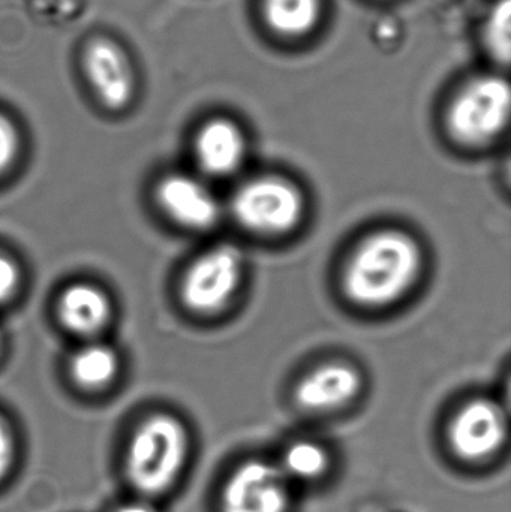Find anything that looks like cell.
<instances>
[{
    "label": "cell",
    "mask_w": 511,
    "mask_h": 512,
    "mask_svg": "<svg viewBox=\"0 0 511 512\" xmlns=\"http://www.w3.org/2000/svg\"><path fill=\"white\" fill-rule=\"evenodd\" d=\"M153 197L165 218L185 230H212L222 216L215 192L194 174L179 171L165 174L156 182Z\"/></svg>",
    "instance_id": "obj_9"
},
{
    "label": "cell",
    "mask_w": 511,
    "mask_h": 512,
    "mask_svg": "<svg viewBox=\"0 0 511 512\" xmlns=\"http://www.w3.org/2000/svg\"><path fill=\"white\" fill-rule=\"evenodd\" d=\"M482 39L492 60L507 66L511 56V0H497L482 27Z\"/></svg>",
    "instance_id": "obj_16"
},
{
    "label": "cell",
    "mask_w": 511,
    "mask_h": 512,
    "mask_svg": "<svg viewBox=\"0 0 511 512\" xmlns=\"http://www.w3.org/2000/svg\"><path fill=\"white\" fill-rule=\"evenodd\" d=\"M23 286V270L14 256L0 251V307L15 300Z\"/></svg>",
    "instance_id": "obj_18"
},
{
    "label": "cell",
    "mask_w": 511,
    "mask_h": 512,
    "mask_svg": "<svg viewBox=\"0 0 511 512\" xmlns=\"http://www.w3.org/2000/svg\"><path fill=\"white\" fill-rule=\"evenodd\" d=\"M17 436L5 415L0 414V486L5 484L17 466Z\"/></svg>",
    "instance_id": "obj_19"
},
{
    "label": "cell",
    "mask_w": 511,
    "mask_h": 512,
    "mask_svg": "<svg viewBox=\"0 0 511 512\" xmlns=\"http://www.w3.org/2000/svg\"><path fill=\"white\" fill-rule=\"evenodd\" d=\"M111 512H161L159 511L158 505L155 501L150 499L140 498V496H134L129 501L122 502L117 505Z\"/></svg>",
    "instance_id": "obj_20"
},
{
    "label": "cell",
    "mask_w": 511,
    "mask_h": 512,
    "mask_svg": "<svg viewBox=\"0 0 511 512\" xmlns=\"http://www.w3.org/2000/svg\"><path fill=\"white\" fill-rule=\"evenodd\" d=\"M3 345H5V342H3V334L2 330H0V355H2L3 352Z\"/></svg>",
    "instance_id": "obj_21"
},
{
    "label": "cell",
    "mask_w": 511,
    "mask_h": 512,
    "mask_svg": "<svg viewBox=\"0 0 511 512\" xmlns=\"http://www.w3.org/2000/svg\"><path fill=\"white\" fill-rule=\"evenodd\" d=\"M511 90L500 74H482L462 84L446 110L450 137L465 147H483L504 134L510 122Z\"/></svg>",
    "instance_id": "obj_3"
},
{
    "label": "cell",
    "mask_w": 511,
    "mask_h": 512,
    "mask_svg": "<svg viewBox=\"0 0 511 512\" xmlns=\"http://www.w3.org/2000/svg\"><path fill=\"white\" fill-rule=\"evenodd\" d=\"M23 149V138L14 120L0 113V177L17 165Z\"/></svg>",
    "instance_id": "obj_17"
},
{
    "label": "cell",
    "mask_w": 511,
    "mask_h": 512,
    "mask_svg": "<svg viewBox=\"0 0 511 512\" xmlns=\"http://www.w3.org/2000/svg\"><path fill=\"white\" fill-rule=\"evenodd\" d=\"M291 483L278 463L249 459L225 478L221 512H290Z\"/></svg>",
    "instance_id": "obj_7"
},
{
    "label": "cell",
    "mask_w": 511,
    "mask_h": 512,
    "mask_svg": "<svg viewBox=\"0 0 511 512\" xmlns=\"http://www.w3.org/2000/svg\"><path fill=\"white\" fill-rule=\"evenodd\" d=\"M191 453V433L182 418L171 412H152L129 433L123 477L134 496L158 502L179 486Z\"/></svg>",
    "instance_id": "obj_2"
},
{
    "label": "cell",
    "mask_w": 511,
    "mask_h": 512,
    "mask_svg": "<svg viewBox=\"0 0 511 512\" xmlns=\"http://www.w3.org/2000/svg\"><path fill=\"white\" fill-rule=\"evenodd\" d=\"M230 212L248 233L284 237L294 233L305 219L306 197L287 177H254L234 192Z\"/></svg>",
    "instance_id": "obj_4"
},
{
    "label": "cell",
    "mask_w": 511,
    "mask_h": 512,
    "mask_svg": "<svg viewBox=\"0 0 511 512\" xmlns=\"http://www.w3.org/2000/svg\"><path fill=\"white\" fill-rule=\"evenodd\" d=\"M56 318L63 330L81 340L99 339L113 321L114 304L102 286L75 280L56 298Z\"/></svg>",
    "instance_id": "obj_11"
},
{
    "label": "cell",
    "mask_w": 511,
    "mask_h": 512,
    "mask_svg": "<svg viewBox=\"0 0 511 512\" xmlns=\"http://www.w3.org/2000/svg\"><path fill=\"white\" fill-rule=\"evenodd\" d=\"M246 259L240 248L219 243L197 256L180 280L183 306L200 316H213L227 309L245 277Z\"/></svg>",
    "instance_id": "obj_5"
},
{
    "label": "cell",
    "mask_w": 511,
    "mask_h": 512,
    "mask_svg": "<svg viewBox=\"0 0 511 512\" xmlns=\"http://www.w3.org/2000/svg\"><path fill=\"white\" fill-rule=\"evenodd\" d=\"M122 360L119 352L101 339L84 340L68 361L72 384L86 393H102L119 378Z\"/></svg>",
    "instance_id": "obj_13"
},
{
    "label": "cell",
    "mask_w": 511,
    "mask_h": 512,
    "mask_svg": "<svg viewBox=\"0 0 511 512\" xmlns=\"http://www.w3.org/2000/svg\"><path fill=\"white\" fill-rule=\"evenodd\" d=\"M323 0H261L264 23L279 38L311 35L323 18Z\"/></svg>",
    "instance_id": "obj_14"
},
{
    "label": "cell",
    "mask_w": 511,
    "mask_h": 512,
    "mask_svg": "<svg viewBox=\"0 0 511 512\" xmlns=\"http://www.w3.org/2000/svg\"><path fill=\"white\" fill-rule=\"evenodd\" d=\"M194 156L201 173L210 177H230L245 164L248 138L239 123L228 117H213L198 128Z\"/></svg>",
    "instance_id": "obj_12"
},
{
    "label": "cell",
    "mask_w": 511,
    "mask_h": 512,
    "mask_svg": "<svg viewBox=\"0 0 511 512\" xmlns=\"http://www.w3.org/2000/svg\"><path fill=\"white\" fill-rule=\"evenodd\" d=\"M425 267L422 245L407 231L381 228L363 237L342 271L345 297L363 309H384L401 301Z\"/></svg>",
    "instance_id": "obj_1"
},
{
    "label": "cell",
    "mask_w": 511,
    "mask_h": 512,
    "mask_svg": "<svg viewBox=\"0 0 511 512\" xmlns=\"http://www.w3.org/2000/svg\"><path fill=\"white\" fill-rule=\"evenodd\" d=\"M278 465L290 483H315L329 474L332 457L320 442L300 439L288 445Z\"/></svg>",
    "instance_id": "obj_15"
},
{
    "label": "cell",
    "mask_w": 511,
    "mask_h": 512,
    "mask_svg": "<svg viewBox=\"0 0 511 512\" xmlns=\"http://www.w3.org/2000/svg\"><path fill=\"white\" fill-rule=\"evenodd\" d=\"M363 375L347 361H327L309 370L294 388L297 406L309 414H333L350 406L363 390Z\"/></svg>",
    "instance_id": "obj_10"
},
{
    "label": "cell",
    "mask_w": 511,
    "mask_h": 512,
    "mask_svg": "<svg viewBox=\"0 0 511 512\" xmlns=\"http://www.w3.org/2000/svg\"><path fill=\"white\" fill-rule=\"evenodd\" d=\"M81 68L95 98L105 110L119 113L134 101L137 81L123 48L113 39L98 36L84 45Z\"/></svg>",
    "instance_id": "obj_8"
},
{
    "label": "cell",
    "mask_w": 511,
    "mask_h": 512,
    "mask_svg": "<svg viewBox=\"0 0 511 512\" xmlns=\"http://www.w3.org/2000/svg\"><path fill=\"white\" fill-rule=\"evenodd\" d=\"M509 439V418L503 406L489 397L465 402L450 420L447 441L462 462L480 465L497 457Z\"/></svg>",
    "instance_id": "obj_6"
}]
</instances>
